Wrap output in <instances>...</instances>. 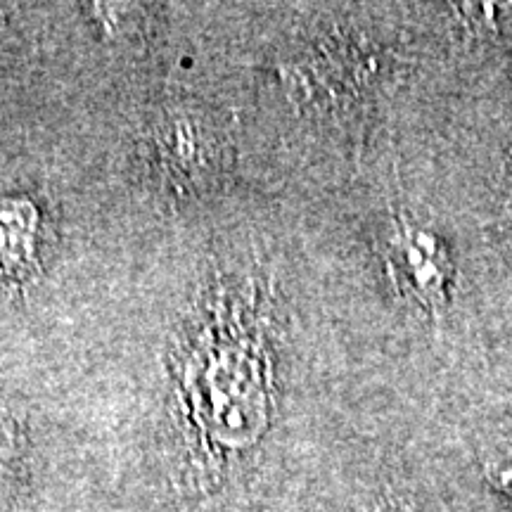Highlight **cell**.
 <instances>
[{"instance_id": "6da1fadb", "label": "cell", "mask_w": 512, "mask_h": 512, "mask_svg": "<svg viewBox=\"0 0 512 512\" xmlns=\"http://www.w3.org/2000/svg\"><path fill=\"white\" fill-rule=\"evenodd\" d=\"M387 259L401 290L411 292L430 316H439L448 302L453 266L437 235L413 228L411 223H401L389 240Z\"/></svg>"}]
</instances>
